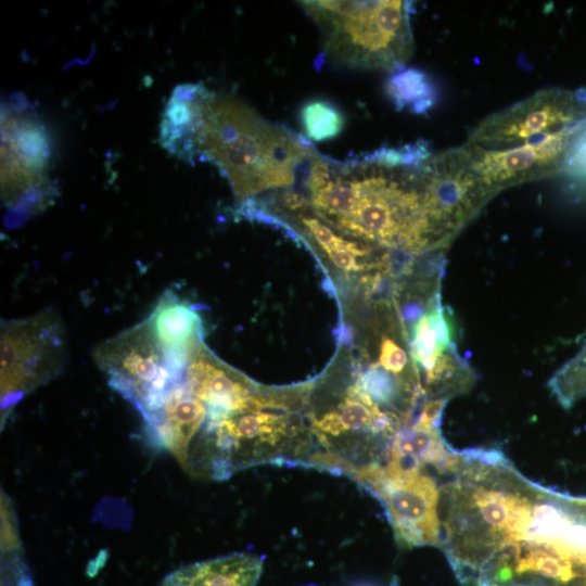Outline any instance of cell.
Returning a JSON list of instances; mask_svg holds the SVG:
<instances>
[{
  "instance_id": "cell-1",
  "label": "cell",
  "mask_w": 586,
  "mask_h": 586,
  "mask_svg": "<svg viewBox=\"0 0 586 586\" xmlns=\"http://www.w3.org/2000/svg\"><path fill=\"white\" fill-rule=\"evenodd\" d=\"M310 150L306 141L270 124L242 102L213 91L205 100L193 139V161L214 163L242 202L294 183Z\"/></svg>"
},
{
  "instance_id": "cell-2",
  "label": "cell",
  "mask_w": 586,
  "mask_h": 586,
  "mask_svg": "<svg viewBox=\"0 0 586 586\" xmlns=\"http://www.w3.org/2000/svg\"><path fill=\"white\" fill-rule=\"evenodd\" d=\"M403 0L302 1L326 52L353 68L394 71L413 50L409 4Z\"/></svg>"
},
{
  "instance_id": "cell-3",
  "label": "cell",
  "mask_w": 586,
  "mask_h": 586,
  "mask_svg": "<svg viewBox=\"0 0 586 586\" xmlns=\"http://www.w3.org/2000/svg\"><path fill=\"white\" fill-rule=\"evenodd\" d=\"M0 335L3 422L18 400L63 370L67 345L64 326L53 309L2 321Z\"/></svg>"
},
{
  "instance_id": "cell-4",
  "label": "cell",
  "mask_w": 586,
  "mask_h": 586,
  "mask_svg": "<svg viewBox=\"0 0 586 586\" xmlns=\"http://www.w3.org/2000/svg\"><path fill=\"white\" fill-rule=\"evenodd\" d=\"M92 357L107 383L146 419L170 383L186 368L166 355L148 321L101 342Z\"/></svg>"
},
{
  "instance_id": "cell-5",
  "label": "cell",
  "mask_w": 586,
  "mask_h": 586,
  "mask_svg": "<svg viewBox=\"0 0 586 586\" xmlns=\"http://www.w3.org/2000/svg\"><path fill=\"white\" fill-rule=\"evenodd\" d=\"M585 123L586 101L571 91L543 90L485 117L467 143L487 150L513 148Z\"/></svg>"
},
{
  "instance_id": "cell-6",
  "label": "cell",
  "mask_w": 586,
  "mask_h": 586,
  "mask_svg": "<svg viewBox=\"0 0 586 586\" xmlns=\"http://www.w3.org/2000/svg\"><path fill=\"white\" fill-rule=\"evenodd\" d=\"M2 198L13 215H26L47 199L48 137L33 116L2 118Z\"/></svg>"
},
{
  "instance_id": "cell-7",
  "label": "cell",
  "mask_w": 586,
  "mask_h": 586,
  "mask_svg": "<svg viewBox=\"0 0 586 586\" xmlns=\"http://www.w3.org/2000/svg\"><path fill=\"white\" fill-rule=\"evenodd\" d=\"M586 123L519 146L487 150L469 143L460 148L479 179L498 193L507 187L549 176L560 169Z\"/></svg>"
},
{
  "instance_id": "cell-8",
  "label": "cell",
  "mask_w": 586,
  "mask_h": 586,
  "mask_svg": "<svg viewBox=\"0 0 586 586\" xmlns=\"http://www.w3.org/2000/svg\"><path fill=\"white\" fill-rule=\"evenodd\" d=\"M426 470L375 476L362 484L382 502L398 544L405 547L438 546L440 486Z\"/></svg>"
},
{
  "instance_id": "cell-9",
  "label": "cell",
  "mask_w": 586,
  "mask_h": 586,
  "mask_svg": "<svg viewBox=\"0 0 586 586\" xmlns=\"http://www.w3.org/2000/svg\"><path fill=\"white\" fill-rule=\"evenodd\" d=\"M203 84H182L169 97L162 115L160 142L169 153L193 162V139L209 95Z\"/></svg>"
},
{
  "instance_id": "cell-10",
  "label": "cell",
  "mask_w": 586,
  "mask_h": 586,
  "mask_svg": "<svg viewBox=\"0 0 586 586\" xmlns=\"http://www.w3.org/2000/svg\"><path fill=\"white\" fill-rule=\"evenodd\" d=\"M264 558L252 553H231L191 563L168 573L161 586H256Z\"/></svg>"
},
{
  "instance_id": "cell-11",
  "label": "cell",
  "mask_w": 586,
  "mask_h": 586,
  "mask_svg": "<svg viewBox=\"0 0 586 586\" xmlns=\"http://www.w3.org/2000/svg\"><path fill=\"white\" fill-rule=\"evenodd\" d=\"M145 320L169 355L190 356L201 347V321L196 311L170 291L161 296Z\"/></svg>"
},
{
  "instance_id": "cell-12",
  "label": "cell",
  "mask_w": 586,
  "mask_h": 586,
  "mask_svg": "<svg viewBox=\"0 0 586 586\" xmlns=\"http://www.w3.org/2000/svg\"><path fill=\"white\" fill-rule=\"evenodd\" d=\"M303 131L311 141L320 142L336 137L344 128L342 112L327 100H311L301 110Z\"/></svg>"
},
{
  "instance_id": "cell-13",
  "label": "cell",
  "mask_w": 586,
  "mask_h": 586,
  "mask_svg": "<svg viewBox=\"0 0 586 586\" xmlns=\"http://www.w3.org/2000/svg\"><path fill=\"white\" fill-rule=\"evenodd\" d=\"M355 384L365 391L372 400L382 407H393L406 390L396 374L385 370L379 364L361 372Z\"/></svg>"
},
{
  "instance_id": "cell-14",
  "label": "cell",
  "mask_w": 586,
  "mask_h": 586,
  "mask_svg": "<svg viewBox=\"0 0 586 586\" xmlns=\"http://www.w3.org/2000/svg\"><path fill=\"white\" fill-rule=\"evenodd\" d=\"M423 77L415 71L395 75L388 85V92L398 104L412 102L424 93Z\"/></svg>"
},
{
  "instance_id": "cell-15",
  "label": "cell",
  "mask_w": 586,
  "mask_h": 586,
  "mask_svg": "<svg viewBox=\"0 0 586 586\" xmlns=\"http://www.w3.org/2000/svg\"><path fill=\"white\" fill-rule=\"evenodd\" d=\"M407 362L406 352L392 339L383 337L380 344L379 365L397 375L405 370Z\"/></svg>"
},
{
  "instance_id": "cell-16",
  "label": "cell",
  "mask_w": 586,
  "mask_h": 586,
  "mask_svg": "<svg viewBox=\"0 0 586 586\" xmlns=\"http://www.w3.org/2000/svg\"><path fill=\"white\" fill-rule=\"evenodd\" d=\"M449 398L438 397L426 402L419 413L413 426L434 431L440 429L443 410Z\"/></svg>"
},
{
  "instance_id": "cell-17",
  "label": "cell",
  "mask_w": 586,
  "mask_h": 586,
  "mask_svg": "<svg viewBox=\"0 0 586 586\" xmlns=\"http://www.w3.org/2000/svg\"><path fill=\"white\" fill-rule=\"evenodd\" d=\"M573 155V160L575 161L576 165L583 169L586 170V127L582 131L581 136L576 140L570 156ZM569 156V157H570Z\"/></svg>"
}]
</instances>
